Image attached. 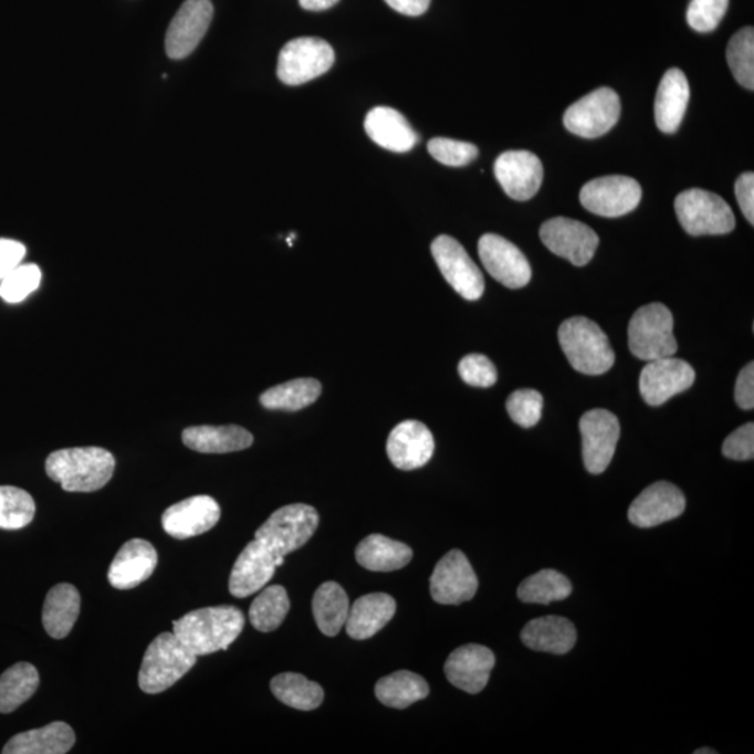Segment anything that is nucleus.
Masks as SVG:
<instances>
[{"instance_id":"obj_1","label":"nucleus","mask_w":754,"mask_h":754,"mask_svg":"<svg viewBox=\"0 0 754 754\" xmlns=\"http://www.w3.org/2000/svg\"><path fill=\"white\" fill-rule=\"evenodd\" d=\"M245 616L232 605L192 610L172 624V633L196 657L228 650L242 633Z\"/></svg>"},{"instance_id":"obj_2","label":"nucleus","mask_w":754,"mask_h":754,"mask_svg":"<svg viewBox=\"0 0 754 754\" xmlns=\"http://www.w3.org/2000/svg\"><path fill=\"white\" fill-rule=\"evenodd\" d=\"M116 461L103 448H73L53 451L48 455L45 470L52 481L66 492H95L111 481Z\"/></svg>"},{"instance_id":"obj_3","label":"nucleus","mask_w":754,"mask_h":754,"mask_svg":"<svg viewBox=\"0 0 754 754\" xmlns=\"http://www.w3.org/2000/svg\"><path fill=\"white\" fill-rule=\"evenodd\" d=\"M561 347L573 368L580 374H607L615 364V353L607 334L587 317H572L557 332Z\"/></svg>"},{"instance_id":"obj_4","label":"nucleus","mask_w":754,"mask_h":754,"mask_svg":"<svg viewBox=\"0 0 754 754\" xmlns=\"http://www.w3.org/2000/svg\"><path fill=\"white\" fill-rule=\"evenodd\" d=\"M198 662L178 637L163 633L147 647L139 671V688L147 694L166 692Z\"/></svg>"},{"instance_id":"obj_5","label":"nucleus","mask_w":754,"mask_h":754,"mask_svg":"<svg viewBox=\"0 0 754 754\" xmlns=\"http://www.w3.org/2000/svg\"><path fill=\"white\" fill-rule=\"evenodd\" d=\"M318 514L310 504L295 503L275 510L260 525L254 540L262 543L275 556H286L299 551L315 534Z\"/></svg>"},{"instance_id":"obj_6","label":"nucleus","mask_w":754,"mask_h":754,"mask_svg":"<svg viewBox=\"0 0 754 754\" xmlns=\"http://www.w3.org/2000/svg\"><path fill=\"white\" fill-rule=\"evenodd\" d=\"M629 348L647 363L677 354L673 316L666 305L650 304L636 311L629 323Z\"/></svg>"},{"instance_id":"obj_7","label":"nucleus","mask_w":754,"mask_h":754,"mask_svg":"<svg viewBox=\"0 0 754 754\" xmlns=\"http://www.w3.org/2000/svg\"><path fill=\"white\" fill-rule=\"evenodd\" d=\"M676 211L683 230L693 237L725 235L734 231V211L721 196L703 189L678 195Z\"/></svg>"},{"instance_id":"obj_8","label":"nucleus","mask_w":754,"mask_h":754,"mask_svg":"<svg viewBox=\"0 0 754 754\" xmlns=\"http://www.w3.org/2000/svg\"><path fill=\"white\" fill-rule=\"evenodd\" d=\"M336 61L327 41L301 36L285 44L280 52L277 74L284 84L300 86L331 71Z\"/></svg>"},{"instance_id":"obj_9","label":"nucleus","mask_w":754,"mask_h":754,"mask_svg":"<svg viewBox=\"0 0 754 754\" xmlns=\"http://www.w3.org/2000/svg\"><path fill=\"white\" fill-rule=\"evenodd\" d=\"M620 111L619 95L612 88L601 87L570 105L563 124L573 135L597 139L618 124Z\"/></svg>"},{"instance_id":"obj_10","label":"nucleus","mask_w":754,"mask_h":754,"mask_svg":"<svg viewBox=\"0 0 754 754\" xmlns=\"http://www.w3.org/2000/svg\"><path fill=\"white\" fill-rule=\"evenodd\" d=\"M430 251L440 273L457 294L467 301L481 299L485 291V281L480 268L459 241L449 235H440L432 242Z\"/></svg>"},{"instance_id":"obj_11","label":"nucleus","mask_w":754,"mask_h":754,"mask_svg":"<svg viewBox=\"0 0 754 754\" xmlns=\"http://www.w3.org/2000/svg\"><path fill=\"white\" fill-rule=\"evenodd\" d=\"M641 188L636 179L624 175L589 180L580 192V203L593 214L616 219L637 209Z\"/></svg>"},{"instance_id":"obj_12","label":"nucleus","mask_w":754,"mask_h":754,"mask_svg":"<svg viewBox=\"0 0 754 754\" xmlns=\"http://www.w3.org/2000/svg\"><path fill=\"white\" fill-rule=\"evenodd\" d=\"M540 237L552 253L569 260L577 268L591 262L599 245L596 231L580 221L566 217H556L544 222Z\"/></svg>"},{"instance_id":"obj_13","label":"nucleus","mask_w":754,"mask_h":754,"mask_svg":"<svg viewBox=\"0 0 754 754\" xmlns=\"http://www.w3.org/2000/svg\"><path fill=\"white\" fill-rule=\"evenodd\" d=\"M583 460L588 472L603 474L612 461L620 438L618 418L608 410H591L580 419Z\"/></svg>"},{"instance_id":"obj_14","label":"nucleus","mask_w":754,"mask_h":754,"mask_svg":"<svg viewBox=\"0 0 754 754\" xmlns=\"http://www.w3.org/2000/svg\"><path fill=\"white\" fill-rule=\"evenodd\" d=\"M478 253L486 272L507 289H523L533 277V270L524 253L496 233H485L480 239Z\"/></svg>"},{"instance_id":"obj_15","label":"nucleus","mask_w":754,"mask_h":754,"mask_svg":"<svg viewBox=\"0 0 754 754\" xmlns=\"http://www.w3.org/2000/svg\"><path fill=\"white\" fill-rule=\"evenodd\" d=\"M478 578L463 552L450 551L430 577V596L438 604L460 605L475 597Z\"/></svg>"},{"instance_id":"obj_16","label":"nucleus","mask_w":754,"mask_h":754,"mask_svg":"<svg viewBox=\"0 0 754 754\" xmlns=\"http://www.w3.org/2000/svg\"><path fill=\"white\" fill-rule=\"evenodd\" d=\"M695 371L687 360L673 357L649 360L640 375L641 397L658 407L693 386Z\"/></svg>"},{"instance_id":"obj_17","label":"nucleus","mask_w":754,"mask_h":754,"mask_svg":"<svg viewBox=\"0 0 754 754\" xmlns=\"http://www.w3.org/2000/svg\"><path fill=\"white\" fill-rule=\"evenodd\" d=\"M214 8L211 0H186L168 27L166 50L171 60L189 56L203 40Z\"/></svg>"},{"instance_id":"obj_18","label":"nucleus","mask_w":754,"mask_h":754,"mask_svg":"<svg viewBox=\"0 0 754 754\" xmlns=\"http://www.w3.org/2000/svg\"><path fill=\"white\" fill-rule=\"evenodd\" d=\"M493 169L504 192L517 201L533 199L543 185V163L531 151L503 153L498 157Z\"/></svg>"},{"instance_id":"obj_19","label":"nucleus","mask_w":754,"mask_h":754,"mask_svg":"<svg viewBox=\"0 0 754 754\" xmlns=\"http://www.w3.org/2000/svg\"><path fill=\"white\" fill-rule=\"evenodd\" d=\"M687 499L673 483L660 481L646 488L630 504L629 520L640 528L657 527L682 516Z\"/></svg>"},{"instance_id":"obj_20","label":"nucleus","mask_w":754,"mask_h":754,"mask_svg":"<svg viewBox=\"0 0 754 754\" xmlns=\"http://www.w3.org/2000/svg\"><path fill=\"white\" fill-rule=\"evenodd\" d=\"M221 509L211 496L199 495L175 503L163 514V528L177 540H188L210 531L220 522Z\"/></svg>"},{"instance_id":"obj_21","label":"nucleus","mask_w":754,"mask_h":754,"mask_svg":"<svg viewBox=\"0 0 754 754\" xmlns=\"http://www.w3.org/2000/svg\"><path fill=\"white\" fill-rule=\"evenodd\" d=\"M387 455L398 470L421 469L432 459L434 439L427 425L413 421L398 423L387 439Z\"/></svg>"},{"instance_id":"obj_22","label":"nucleus","mask_w":754,"mask_h":754,"mask_svg":"<svg viewBox=\"0 0 754 754\" xmlns=\"http://www.w3.org/2000/svg\"><path fill=\"white\" fill-rule=\"evenodd\" d=\"M493 667L495 656L490 649L480 645H467L451 652L444 663V673L453 687L477 694L490 682Z\"/></svg>"},{"instance_id":"obj_23","label":"nucleus","mask_w":754,"mask_h":754,"mask_svg":"<svg viewBox=\"0 0 754 754\" xmlns=\"http://www.w3.org/2000/svg\"><path fill=\"white\" fill-rule=\"evenodd\" d=\"M277 557L258 540L249 543L232 567L230 586H228L232 596L247 598L254 593L262 591L277 570V565H275Z\"/></svg>"},{"instance_id":"obj_24","label":"nucleus","mask_w":754,"mask_h":754,"mask_svg":"<svg viewBox=\"0 0 754 754\" xmlns=\"http://www.w3.org/2000/svg\"><path fill=\"white\" fill-rule=\"evenodd\" d=\"M158 563L156 548L146 540L127 541L111 563L108 580L116 589H132L153 576Z\"/></svg>"},{"instance_id":"obj_25","label":"nucleus","mask_w":754,"mask_h":754,"mask_svg":"<svg viewBox=\"0 0 754 754\" xmlns=\"http://www.w3.org/2000/svg\"><path fill=\"white\" fill-rule=\"evenodd\" d=\"M365 130L377 146L392 153H407L418 143V135L404 115L389 106H376L365 119Z\"/></svg>"},{"instance_id":"obj_26","label":"nucleus","mask_w":754,"mask_h":754,"mask_svg":"<svg viewBox=\"0 0 754 754\" xmlns=\"http://www.w3.org/2000/svg\"><path fill=\"white\" fill-rule=\"evenodd\" d=\"M396 609L395 598L389 594H368L349 607L345 630L354 640H368L390 622Z\"/></svg>"},{"instance_id":"obj_27","label":"nucleus","mask_w":754,"mask_h":754,"mask_svg":"<svg viewBox=\"0 0 754 754\" xmlns=\"http://www.w3.org/2000/svg\"><path fill=\"white\" fill-rule=\"evenodd\" d=\"M690 100L687 76L679 69H669L658 87L656 98V124L663 133H676L682 125Z\"/></svg>"},{"instance_id":"obj_28","label":"nucleus","mask_w":754,"mask_h":754,"mask_svg":"<svg viewBox=\"0 0 754 754\" xmlns=\"http://www.w3.org/2000/svg\"><path fill=\"white\" fill-rule=\"evenodd\" d=\"M522 640L528 649L551 654H567L577 641L575 625L562 616H544L524 626Z\"/></svg>"},{"instance_id":"obj_29","label":"nucleus","mask_w":754,"mask_h":754,"mask_svg":"<svg viewBox=\"0 0 754 754\" xmlns=\"http://www.w3.org/2000/svg\"><path fill=\"white\" fill-rule=\"evenodd\" d=\"M182 442L186 448L205 454L233 453L251 448L252 433L237 425L227 427H192L184 430Z\"/></svg>"},{"instance_id":"obj_30","label":"nucleus","mask_w":754,"mask_h":754,"mask_svg":"<svg viewBox=\"0 0 754 754\" xmlns=\"http://www.w3.org/2000/svg\"><path fill=\"white\" fill-rule=\"evenodd\" d=\"M76 743V735L66 722H52L39 730L21 732L14 735L3 754H65Z\"/></svg>"},{"instance_id":"obj_31","label":"nucleus","mask_w":754,"mask_h":754,"mask_svg":"<svg viewBox=\"0 0 754 754\" xmlns=\"http://www.w3.org/2000/svg\"><path fill=\"white\" fill-rule=\"evenodd\" d=\"M80 594L72 584L62 583L46 594L42 609V625L52 639H65L71 633L80 614Z\"/></svg>"},{"instance_id":"obj_32","label":"nucleus","mask_w":754,"mask_h":754,"mask_svg":"<svg viewBox=\"0 0 754 754\" xmlns=\"http://www.w3.org/2000/svg\"><path fill=\"white\" fill-rule=\"evenodd\" d=\"M355 557L360 566L370 572H395L411 562L412 551L410 546L385 535L371 534L360 541Z\"/></svg>"},{"instance_id":"obj_33","label":"nucleus","mask_w":754,"mask_h":754,"mask_svg":"<svg viewBox=\"0 0 754 754\" xmlns=\"http://www.w3.org/2000/svg\"><path fill=\"white\" fill-rule=\"evenodd\" d=\"M349 599L344 588L336 582L323 583L313 596L312 610L318 630L323 635L334 637L347 622Z\"/></svg>"},{"instance_id":"obj_34","label":"nucleus","mask_w":754,"mask_h":754,"mask_svg":"<svg viewBox=\"0 0 754 754\" xmlns=\"http://www.w3.org/2000/svg\"><path fill=\"white\" fill-rule=\"evenodd\" d=\"M375 694L377 700L387 708L404 710L419 700L427 699L429 687L427 681L417 673L397 671L376 683Z\"/></svg>"},{"instance_id":"obj_35","label":"nucleus","mask_w":754,"mask_h":754,"mask_svg":"<svg viewBox=\"0 0 754 754\" xmlns=\"http://www.w3.org/2000/svg\"><path fill=\"white\" fill-rule=\"evenodd\" d=\"M40 687V673L29 662L10 667L0 677V714H10L29 702Z\"/></svg>"},{"instance_id":"obj_36","label":"nucleus","mask_w":754,"mask_h":754,"mask_svg":"<svg viewBox=\"0 0 754 754\" xmlns=\"http://www.w3.org/2000/svg\"><path fill=\"white\" fill-rule=\"evenodd\" d=\"M321 395V381L304 377L264 391L260 396V404L268 410L300 411L310 407Z\"/></svg>"},{"instance_id":"obj_37","label":"nucleus","mask_w":754,"mask_h":754,"mask_svg":"<svg viewBox=\"0 0 754 754\" xmlns=\"http://www.w3.org/2000/svg\"><path fill=\"white\" fill-rule=\"evenodd\" d=\"M270 688L281 703L301 711L316 710L325 699L322 687L300 673H280L273 678Z\"/></svg>"},{"instance_id":"obj_38","label":"nucleus","mask_w":754,"mask_h":754,"mask_svg":"<svg viewBox=\"0 0 754 754\" xmlns=\"http://www.w3.org/2000/svg\"><path fill=\"white\" fill-rule=\"evenodd\" d=\"M291 608L289 594L281 586L262 589L249 609V619L254 629L269 633L283 625Z\"/></svg>"},{"instance_id":"obj_39","label":"nucleus","mask_w":754,"mask_h":754,"mask_svg":"<svg viewBox=\"0 0 754 754\" xmlns=\"http://www.w3.org/2000/svg\"><path fill=\"white\" fill-rule=\"evenodd\" d=\"M572 583L562 573L545 569L525 578L520 584L517 596L525 604H543L563 601L572 594Z\"/></svg>"},{"instance_id":"obj_40","label":"nucleus","mask_w":754,"mask_h":754,"mask_svg":"<svg viewBox=\"0 0 754 754\" xmlns=\"http://www.w3.org/2000/svg\"><path fill=\"white\" fill-rule=\"evenodd\" d=\"M726 60L732 74L741 86L754 90V30L745 27L732 36L726 48Z\"/></svg>"},{"instance_id":"obj_41","label":"nucleus","mask_w":754,"mask_h":754,"mask_svg":"<svg viewBox=\"0 0 754 754\" xmlns=\"http://www.w3.org/2000/svg\"><path fill=\"white\" fill-rule=\"evenodd\" d=\"M34 516L35 502L29 492L15 486H0V528H24Z\"/></svg>"},{"instance_id":"obj_42","label":"nucleus","mask_w":754,"mask_h":754,"mask_svg":"<svg viewBox=\"0 0 754 754\" xmlns=\"http://www.w3.org/2000/svg\"><path fill=\"white\" fill-rule=\"evenodd\" d=\"M41 270L36 264H20L0 281V296L9 304H19L33 294L41 284Z\"/></svg>"},{"instance_id":"obj_43","label":"nucleus","mask_w":754,"mask_h":754,"mask_svg":"<svg viewBox=\"0 0 754 754\" xmlns=\"http://www.w3.org/2000/svg\"><path fill=\"white\" fill-rule=\"evenodd\" d=\"M506 408L510 418L523 428H533L543 416L544 397L540 391L522 389L512 392Z\"/></svg>"},{"instance_id":"obj_44","label":"nucleus","mask_w":754,"mask_h":754,"mask_svg":"<svg viewBox=\"0 0 754 754\" xmlns=\"http://www.w3.org/2000/svg\"><path fill=\"white\" fill-rule=\"evenodd\" d=\"M428 151L437 161L448 167L469 166L480 154L472 143L434 137L428 143Z\"/></svg>"},{"instance_id":"obj_45","label":"nucleus","mask_w":754,"mask_h":754,"mask_svg":"<svg viewBox=\"0 0 754 754\" xmlns=\"http://www.w3.org/2000/svg\"><path fill=\"white\" fill-rule=\"evenodd\" d=\"M730 0H690L687 19L698 33H711L729 10Z\"/></svg>"},{"instance_id":"obj_46","label":"nucleus","mask_w":754,"mask_h":754,"mask_svg":"<svg viewBox=\"0 0 754 754\" xmlns=\"http://www.w3.org/2000/svg\"><path fill=\"white\" fill-rule=\"evenodd\" d=\"M459 374L467 385L492 387L498 380V370L492 360L482 354L467 355L459 364Z\"/></svg>"},{"instance_id":"obj_47","label":"nucleus","mask_w":754,"mask_h":754,"mask_svg":"<svg viewBox=\"0 0 754 754\" xmlns=\"http://www.w3.org/2000/svg\"><path fill=\"white\" fill-rule=\"evenodd\" d=\"M722 453L731 460L747 461L754 457V425L748 422L737 428L725 439Z\"/></svg>"},{"instance_id":"obj_48","label":"nucleus","mask_w":754,"mask_h":754,"mask_svg":"<svg viewBox=\"0 0 754 754\" xmlns=\"http://www.w3.org/2000/svg\"><path fill=\"white\" fill-rule=\"evenodd\" d=\"M25 252L23 243L13 239H0V281L19 268Z\"/></svg>"},{"instance_id":"obj_49","label":"nucleus","mask_w":754,"mask_h":754,"mask_svg":"<svg viewBox=\"0 0 754 754\" xmlns=\"http://www.w3.org/2000/svg\"><path fill=\"white\" fill-rule=\"evenodd\" d=\"M735 195L737 203L745 219L754 224V175L753 172L742 174L735 184Z\"/></svg>"},{"instance_id":"obj_50","label":"nucleus","mask_w":754,"mask_h":754,"mask_svg":"<svg viewBox=\"0 0 754 754\" xmlns=\"http://www.w3.org/2000/svg\"><path fill=\"white\" fill-rule=\"evenodd\" d=\"M735 400L742 410H753L754 407V365L747 364L736 379Z\"/></svg>"},{"instance_id":"obj_51","label":"nucleus","mask_w":754,"mask_h":754,"mask_svg":"<svg viewBox=\"0 0 754 754\" xmlns=\"http://www.w3.org/2000/svg\"><path fill=\"white\" fill-rule=\"evenodd\" d=\"M391 9L404 15L417 18L429 9L430 0H385Z\"/></svg>"},{"instance_id":"obj_52","label":"nucleus","mask_w":754,"mask_h":754,"mask_svg":"<svg viewBox=\"0 0 754 754\" xmlns=\"http://www.w3.org/2000/svg\"><path fill=\"white\" fill-rule=\"evenodd\" d=\"M339 0H300V4L310 12H323V10L336 7Z\"/></svg>"},{"instance_id":"obj_53","label":"nucleus","mask_w":754,"mask_h":754,"mask_svg":"<svg viewBox=\"0 0 754 754\" xmlns=\"http://www.w3.org/2000/svg\"><path fill=\"white\" fill-rule=\"evenodd\" d=\"M695 754H716V751H713V748H699V751L694 752Z\"/></svg>"}]
</instances>
